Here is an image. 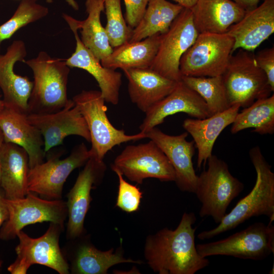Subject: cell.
I'll return each instance as SVG.
<instances>
[{
  "instance_id": "6da1fadb",
  "label": "cell",
  "mask_w": 274,
  "mask_h": 274,
  "mask_svg": "<svg viewBox=\"0 0 274 274\" xmlns=\"http://www.w3.org/2000/svg\"><path fill=\"white\" fill-rule=\"evenodd\" d=\"M196 217L184 213L175 230L164 227L145 239L144 256L147 263L159 274H194L208 266L206 257L198 253L195 243Z\"/></svg>"
},
{
  "instance_id": "7a4b0ae2",
  "label": "cell",
  "mask_w": 274,
  "mask_h": 274,
  "mask_svg": "<svg viewBox=\"0 0 274 274\" xmlns=\"http://www.w3.org/2000/svg\"><path fill=\"white\" fill-rule=\"evenodd\" d=\"M249 156L256 172L255 185L250 192L226 214L218 225L197 235L200 240L209 239L233 229L251 217L266 216L274 219V173L258 146L251 148Z\"/></svg>"
},
{
  "instance_id": "3957f363",
  "label": "cell",
  "mask_w": 274,
  "mask_h": 274,
  "mask_svg": "<svg viewBox=\"0 0 274 274\" xmlns=\"http://www.w3.org/2000/svg\"><path fill=\"white\" fill-rule=\"evenodd\" d=\"M24 62L33 75L27 114L52 113L63 109L70 100L67 85L70 67L65 60L53 58L41 51L36 57Z\"/></svg>"
},
{
  "instance_id": "277c9868",
  "label": "cell",
  "mask_w": 274,
  "mask_h": 274,
  "mask_svg": "<svg viewBox=\"0 0 274 274\" xmlns=\"http://www.w3.org/2000/svg\"><path fill=\"white\" fill-rule=\"evenodd\" d=\"M207 162V169L197 176L194 193L201 203L200 217L210 216L219 224L244 185L230 173L227 164L216 155L212 154Z\"/></svg>"
},
{
  "instance_id": "5b68a950",
  "label": "cell",
  "mask_w": 274,
  "mask_h": 274,
  "mask_svg": "<svg viewBox=\"0 0 274 274\" xmlns=\"http://www.w3.org/2000/svg\"><path fill=\"white\" fill-rule=\"evenodd\" d=\"M87 125L90 135L91 156L103 160L106 154L115 146L131 141L147 138L145 133L126 134L115 128L107 115V108L100 91L83 90L73 98Z\"/></svg>"
},
{
  "instance_id": "8992f818",
  "label": "cell",
  "mask_w": 274,
  "mask_h": 274,
  "mask_svg": "<svg viewBox=\"0 0 274 274\" xmlns=\"http://www.w3.org/2000/svg\"><path fill=\"white\" fill-rule=\"evenodd\" d=\"M237 50L230 55L222 77L230 105L237 104L245 108L270 96L273 91L253 52Z\"/></svg>"
},
{
  "instance_id": "52a82bcc",
  "label": "cell",
  "mask_w": 274,
  "mask_h": 274,
  "mask_svg": "<svg viewBox=\"0 0 274 274\" xmlns=\"http://www.w3.org/2000/svg\"><path fill=\"white\" fill-rule=\"evenodd\" d=\"M233 45V39L227 33H199L180 59L182 76H222L232 54Z\"/></svg>"
},
{
  "instance_id": "ba28073f",
  "label": "cell",
  "mask_w": 274,
  "mask_h": 274,
  "mask_svg": "<svg viewBox=\"0 0 274 274\" xmlns=\"http://www.w3.org/2000/svg\"><path fill=\"white\" fill-rule=\"evenodd\" d=\"M202 257L223 255L262 260L274 253V226L255 223L246 229L217 241L196 245Z\"/></svg>"
},
{
  "instance_id": "9c48e42d",
  "label": "cell",
  "mask_w": 274,
  "mask_h": 274,
  "mask_svg": "<svg viewBox=\"0 0 274 274\" xmlns=\"http://www.w3.org/2000/svg\"><path fill=\"white\" fill-rule=\"evenodd\" d=\"M112 170H117L131 182L142 184L147 178L175 182V172L167 157L153 141L128 145L115 158Z\"/></svg>"
},
{
  "instance_id": "30bf717a",
  "label": "cell",
  "mask_w": 274,
  "mask_h": 274,
  "mask_svg": "<svg viewBox=\"0 0 274 274\" xmlns=\"http://www.w3.org/2000/svg\"><path fill=\"white\" fill-rule=\"evenodd\" d=\"M63 227L51 223L46 232L38 238H32L21 230L17 236L19 244L15 248L17 257L8 270L12 274L26 273L35 264L45 265L60 274L69 273L70 266L60 250L59 238Z\"/></svg>"
},
{
  "instance_id": "8fae6325",
  "label": "cell",
  "mask_w": 274,
  "mask_h": 274,
  "mask_svg": "<svg viewBox=\"0 0 274 274\" xmlns=\"http://www.w3.org/2000/svg\"><path fill=\"white\" fill-rule=\"evenodd\" d=\"M198 34L191 10L184 8L168 30L161 35L157 54L149 68L168 79L181 81L180 59Z\"/></svg>"
},
{
  "instance_id": "7c38bea8",
  "label": "cell",
  "mask_w": 274,
  "mask_h": 274,
  "mask_svg": "<svg viewBox=\"0 0 274 274\" xmlns=\"http://www.w3.org/2000/svg\"><path fill=\"white\" fill-rule=\"evenodd\" d=\"M9 216L0 232L3 239L17 236L25 226L43 222H50L63 227L67 215L66 202L61 199H44L29 192L22 198H5Z\"/></svg>"
},
{
  "instance_id": "4fadbf2b",
  "label": "cell",
  "mask_w": 274,
  "mask_h": 274,
  "mask_svg": "<svg viewBox=\"0 0 274 274\" xmlns=\"http://www.w3.org/2000/svg\"><path fill=\"white\" fill-rule=\"evenodd\" d=\"M91 154L84 143L76 145L63 159L50 156L47 161L29 168L27 177L29 192L48 199H60L64 183L76 168L85 164Z\"/></svg>"
},
{
  "instance_id": "5bb4252c",
  "label": "cell",
  "mask_w": 274,
  "mask_h": 274,
  "mask_svg": "<svg viewBox=\"0 0 274 274\" xmlns=\"http://www.w3.org/2000/svg\"><path fill=\"white\" fill-rule=\"evenodd\" d=\"M106 169L103 160L91 156L67 193L66 235L69 239H74L84 234V220L92 200L90 192L93 187L100 183Z\"/></svg>"
},
{
  "instance_id": "9a60e30c",
  "label": "cell",
  "mask_w": 274,
  "mask_h": 274,
  "mask_svg": "<svg viewBox=\"0 0 274 274\" xmlns=\"http://www.w3.org/2000/svg\"><path fill=\"white\" fill-rule=\"evenodd\" d=\"M27 119L41 132L45 153L62 144L64 139L70 135L80 136L90 142L85 120L73 99H70L66 105L57 112L28 114Z\"/></svg>"
},
{
  "instance_id": "2e32d148",
  "label": "cell",
  "mask_w": 274,
  "mask_h": 274,
  "mask_svg": "<svg viewBox=\"0 0 274 274\" xmlns=\"http://www.w3.org/2000/svg\"><path fill=\"white\" fill-rule=\"evenodd\" d=\"M146 134L147 138L154 142L167 157L174 169L175 182L180 190L194 193L197 179L192 162L195 145L193 141L186 140L188 133L171 135L155 127Z\"/></svg>"
},
{
  "instance_id": "e0dca14e",
  "label": "cell",
  "mask_w": 274,
  "mask_h": 274,
  "mask_svg": "<svg viewBox=\"0 0 274 274\" xmlns=\"http://www.w3.org/2000/svg\"><path fill=\"white\" fill-rule=\"evenodd\" d=\"M26 55L25 44L20 40L14 41L4 54L0 51V88L5 107L27 114L33 82L27 76L16 74L14 71L15 63L24 62Z\"/></svg>"
},
{
  "instance_id": "ac0fdd59",
  "label": "cell",
  "mask_w": 274,
  "mask_h": 274,
  "mask_svg": "<svg viewBox=\"0 0 274 274\" xmlns=\"http://www.w3.org/2000/svg\"><path fill=\"white\" fill-rule=\"evenodd\" d=\"M62 17L73 31L76 44L74 52L64 60L66 64L70 67L81 68L89 73L97 81L105 102L117 105L122 84V74L116 70L103 66L100 61L81 41L74 18L64 13Z\"/></svg>"
},
{
  "instance_id": "d6986e66",
  "label": "cell",
  "mask_w": 274,
  "mask_h": 274,
  "mask_svg": "<svg viewBox=\"0 0 274 274\" xmlns=\"http://www.w3.org/2000/svg\"><path fill=\"white\" fill-rule=\"evenodd\" d=\"M178 113H184L197 119L212 116L200 96L180 81L168 95L145 113L140 130L146 133L162 123L167 117Z\"/></svg>"
},
{
  "instance_id": "ffe728a7",
  "label": "cell",
  "mask_w": 274,
  "mask_h": 274,
  "mask_svg": "<svg viewBox=\"0 0 274 274\" xmlns=\"http://www.w3.org/2000/svg\"><path fill=\"white\" fill-rule=\"evenodd\" d=\"M274 32V0H264L246 11L243 18L226 32L234 40L232 53L242 49L253 52Z\"/></svg>"
},
{
  "instance_id": "44dd1931",
  "label": "cell",
  "mask_w": 274,
  "mask_h": 274,
  "mask_svg": "<svg viewBox=\"0 0 274 274\" xmlns=\"http://www.w3.org/2000/svg\"><path fill=\"white\" fill-rule=\"evenodd\" d=\"M0 127L5 142L19 146L26 151L29 168L44 162L46 153L43 136L28 121L27 114L5 107L0 112Z\"/></svg>"
},
{
  "instance_id": "7402d4cb",
  "label": "cell",
  "mask_w": 274,
  "mask_h": 274,
  "mask_svg": "<svg viewBox=\"0 0 274 274\" xmlns=\"http://www.w3.org/2000/svg\"><path fill=\"white\" fill-rule=\"evenodd\" d=\"M128 80L131 101L146 113L168 95L178 82L168 79L149 68L123 70Z\"/></svg>"
},
{
  "instance_id": "603a6c76",
  "label": "cell",
  "mask_w": 274,
  "mask_h": 274,
  "mask_svg": "<svg viewBox=\"0 0 274 274\" xmlns=\"http://www.w3.org/2000/svg\"><path fill=\"white\" fill-rule=\"evenodd\" d=\"M241 107L238 105L231 106L227 110L204 119L187 118L182 126L192 137L197 148V167L200 168L205 165L215 141L221 132L234 120Z\"/></svg>"
},
{
  "instance_id": "cb8c5ba5",
  "label": "cell",
  "mask_w": 274,
  "mask_h": 274,
  "mask_svg": "<svg viewBox=\"0 0 274 274\" xmlns=\"http://www.w3.org/2000/svg\"><path fill=\"white\" fill-rule=\"evenodd\" d=\"M191 10L199 33H226L246 12L232 0H197Z\"/></svg>"
},
{
  "instance_id": "d4e9b609",
  "label": "cell",
  "mask_w": 274,
  "mask_h": 274,
  "mask_svg": "<svg viewBox=\"0 0 274 274\" xmlns=\"http://www.w3.org/2000/svg\"><path fill=\"white\" fill-rule=\"evenodd\" d=\"M84 234L77 238L71 260V270L75 274H107L112 266L121 263L141 264L142 261L126 258L120 245L115 250L113 248L107 251L97 249Z\"/></svg>"
},
{
  "instance_id": "484cf974",
  "label": "cell",
  "mask_w": 274,
  "mask_h": 274,
  "mask_svg": "<svg viewBox=\"0 0 274 274\" xmlns=\"http://www.w3.org/2000/svg\"><path fill=\"white\" fill-rule=\"evenodd\" d=\"M29 169L26 151L19 146L4 142L1 156L0 187L6 198H22L29 192L27 186Z\"/></svg>"
},
{
  "instance_id": "4316f807",
  "label": "cell",
  "mask_w": 274,
  "mask_h": 274,
  "mask_svg": "<svg viewBox=\"0 0 274 274\" xmlns=\"http://www.w3.org/2000/svg\"><path fill=\"white\" fill-rule=\"evenodd\" d=\"M161 35L156 34L140 41L128 42L114 48L100 63L103 66L114 70L149 68L157 54Z\"/></svg>"
},
{
  "instance_id": "83f0119b",
  "label": "cell",
  "mask_w": 274,
  "mask_h": 274,
  "mask_svg": "<svg viewBox=\"0 0 274 274\" xmlns=\"http://www.w3.org/2000/svg\"><path fill=\"white\" fill-rule=\"evenodd\" d=\"M87 18L82 21L74 18V21L80 30L81 40L100 61L113 51L105 27L101 23V13L105 10L104 0H86Z\"/></svg>"
},
{
  "instance_id": "f1b7e54d",
  "label": "cell",
  "mask_w": 274,
  "mask_h": 274,
  "mask_svg": "<svg viewBox=\"0 0 274 274\" xmlns=\"http://www.w3.org/2000/svg\"><path fill=\"white\" fill-rule=\"evenodd\" d=\"M184 8L166 0H149L143 17L132 29L129 42L165 33Z\"/></svg>"
},
{
  "instance_id": "f546056e",
  "label": "cell",
  "mask_w": 274,
  "mask_h": 274,
  "mask_svg": "<svg viewBox=\"0 0 274 274\" xmlns=\"http://www.w3.org/2000/svg\"><path fill=\"white\" fill-rule=\"evenodd\" d=\"M230 131L235 134L247 128L258 134L274 133V95L259 99L238 112L231 124Z\"/></svg>"
},
{
  "instance_id": "4dcf8cb0",
  "label": "cell",
  "mask_w": 274,
  "mask_h": 274,
  "mask_svg": "<svg viewBox=\"0 0 274 274\" xmlns=\"http://www.w3.org/2000/svg\"><path fill=\"white\" fill-rule=\"evenodd\" d=\"M181 81L200 96L206 104L211 115L223 112L231 106L222 76H182Z\"/></svg>"
},
{
  "instance_id": "1f68e13d",
  "label": "cell",
  "mask_w": 274,
  "mask_h": 274,
  "mask_svg": "<svg viewBox=\"0 0 274 274\" xmlns=\"http://www.w3.org/2000/svg\"><path fill=\"white\" fill-rule=\"evenodd\" d=\"M49 13L37 0H21L13 16L0 25V43L11 38L21 28L37 21Z\"/></svg>"
},
{
  "instance_id": "d6a6232c",
  "label": "cell",
  "mask_w": 274,
  "mask_h": 274,
  "mask_svg": "<svg viewBox=\"0 0 274 274\" xmlns=\"http://www.w3.org/2000/svg\"><path fill=\"white\" fill-rule=\"evenodd\" d=\"M107 17L105 29L113 48L129 42L132 29L126 24L120 0H104Z\"/></svg>"
},
{
  "instance_id": "836d02e7",
  "label": "cell",
  "mask_w": 274,
  "mask_h": 274,
  "mask_svg": "<svg viewBox=\"0 0 274 274\" xmlns=\"http://www.w3.org/2000/svg\"><path fill=\"white\" fill-rule=\"evenodd\" d=\"M114 172L119 180L116 206L128 213L137 211L143 197V192L136 186L132 185L124 180L120 173L117 170Z\"/></svg>"
},
{
  "instance_id": "e575fe53",
  "label": "cell",
  "mask_w": 274,
  "mask_h": 274,
  "mask_svg": "<svg viewBox=\"0 0 274 274\" xmlns=\"http://www.w3.org/2000/svg\"><path fill=\"white\" fill-rule=\"evenodd\" d=\"M257 65L264 72L272 90L274 91V47L266 48L255 55Z\"/></svg>"
},
{
  "instance_id": "d590c367",
  "label": "cell",
  "mask_w": 274,
  "mask_h": 274,
  "mask_svg": "<svg viewBox=\"0 0 274 274\" xmlns=\"http://www.w3.org/2000/svg\"><path fill=\"white\" fill-rule=\"evenodd\" d=\"M149 0H124L125 17L128 26L132 29L139 23L146 11Z\"/></svg>"
},
{
  "instance_id": "8d00e7d4",
  "label": "cell",
  "mask_w": 274,
  "mask_h": 274,
  "mask_svg": "<svg viewBox=\"0 0 274 274\" xmlns=\"http://www.w3.org/2000/svg\"><path fill=\"white\" fill-rule=\"evenodd\" d=\"M5 198L4 192L0 187V227L7 220L9 216Z\"/></svg>"
},
{
  "instance_id": "74e56055",
  "label": "cell",
  "mask_w": 274,
  "mask_h": 274,
  "mask_svg": "<svg viewBox=\"0 0 274 274\" xmlns=\"http://www.w3.org/2000/svg\"><path fill=\"white\" fill-rule=\"evenodd\" d=\"M243 8L245 11H248L256 7L260 0H232Z\"/></svg>"
},
{
  "instance_id": "f35d334b",
  "label": "cell",
  "mask_w": 274,
  "mask_h": 274,
  "mask_svg": "<svg viewBox=\"0 0 274 274\" xmlns=\"http://www.w3.org/2000/svg\"><path fill=\"white\" fill-rule=\"evenodd\" d=\"M182 6L183 8L191 9L195 5L197 0H173Z\"/></svg>"
},
{
  "instance_id": "ab89813d",
  "label": "cell",
  "mask_w": 274,
  "mask_h": 274,
  "mask_svg": "<svg viewBox=\"0 0 274 274\" xmlns=\"http://www.w3.org/2000/svg\"><path fill=\"white\" fill-rule=\"evenodd\" d=\"M47 3L51 4L53 0H45ZM67 4L75 10H79V5L76 0H65Z\"/></svg>"
},
{
  "instance_id": "60d3db41",
  "label": "cell",
  "mask_w": 274,
  "mask_h": 274,
  "mask_svg": "<svg viewBox=\"0 0 274 274\" xmlns=\"http://www.w3.org/2000/svg\"><path fill=\"white\" fill-rule=\"evenodd\" d=\"M5 142L3 131L0 127V178H1V156L3 144Z\"/></svg>"
},
{
  "instance_id": "b9f144b4",
  "label": "cell",
  "mask_w": 274,
  "mask_h": 274,
  "mask_svg": "<svg viewBox=\"0 0 274 274\" xmlns=\"http://www.w3.org/2000/svg\"><path fill=\"white\" fill-rule=\"evenodd\" d=\"M5 107L4 102L3 100L1 99L0 96V112L3 110Z\"/></svg>"
},
{
  "instance_id": "7bdbcfd3",
  "label": "cell",
  "mask_w": 274,
  "mask_h": 274,
  "mask_svg": "<svg viewBox=\"0 0 274 274\" xmlns=\"http://www.w3.org/2000/svg\"><path fill=\"white\" fill-rule=\"evenodd\" d=\"M134 268H133V269H134ZM130 271H125V272H130ZM130 273V272H124L123 273Z\"/></svg>"
},
{
  "instance_id": "ee69618b",
  "label": "cell",
  "mask_w": 274,
  "mask_h": 274,
  "mask_svg": "<svg viewBox=\"0 0 274 274\" xmlns=\"http://www.w3.org/2000/svg\"><path fill=\"white\" fill-rule=\"evenodd\" d=\"M1 262H0V266H1Z\"/></svg>"
}]
</instances>
